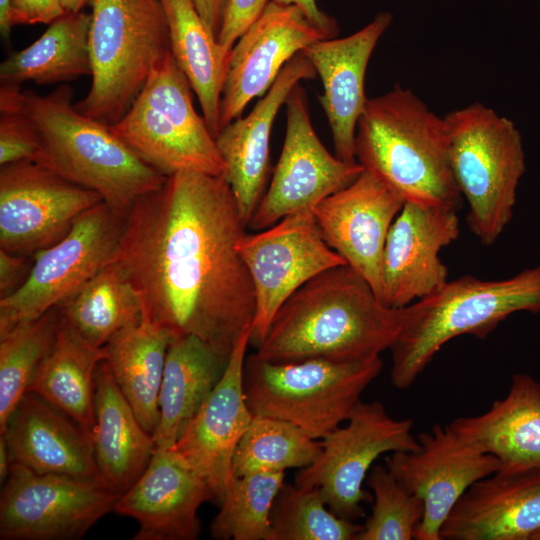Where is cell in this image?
<instances>
[{
  "mask_svg": "<svg viewBox=\"0 0 540 540\" xmlns=\"http://www.w3.org/2000/svg\"><path fill=\"white\" fill-rule=\"evenodd\" d=\"M250 332L251 327L236 340L222 378L173 446L206 482L217 504L234 477V454L254 417L243 386Z\"/></svg>",
  "mask_w": 540,
  "mask_h": 540,
  "instance_id": "19",
  "label": "cell"
},
{
  "mask_svg": "<svg viewBox=\"0 0 540 540\" xmlns=\"http://www.w3.org/2000/svg\"><path fill=\"white\" fill-rule=\"evenodd\" d=\"M213 502L201 476L173 447H155L139 479L117 500L114 511L138 523L133 540H196L198 510Z\"/></svg>",
  "mask_w": 540,
  "mask_h": 540,
  "instance_id": "21",
  "label": "cell"
},
{
  "mask_svg": "<svg viewBox=\"0 0 540 540\" xmlns=\"http://www.w3.org/2000/svg\"><path fill=\"white\" fill-rule=\"evenodd\" d=\"M230 355L193 336L168 346L159 395L160 419L153 434L157 447H173L187 422L219 383Z\"/></svg>",
  "mask_w": 540,
  "mask_h": 540,
  "instance_id": "28",
  "label": "cell"
},
{
  "mask_svg": "<svg viewBox=\"0 0 540 540\" xmlns=\"http://www.w3.org/2000/svg\"><path fill=\"white\" fill-rule=\"evenodd\" d=\"M346 422L321 439L320 454L297 473L294 484L318 488L334 514L355 522L365 516L362 503L372 501L363 483L375 460L387 452L417 450L419 442L412 420L393 418L380 401H360Z\"/></svg>",
  "mask_w": 540,
  "mask_h": 540,
  "instance_id": "11",
  "label": "cell"
},
{
  "mask_svg": "<svg viewBox=\"0 0 540 540\" xmlns=\"http://www.w3.org/2000/svg\"><path fill=\"white\" fill-rule=\"evenodd\" d=\"M0 434L7 443L11 463L39 474L102 483L91 437L34 393L22 396Z\"/></svg>",
  "mask_w": 540,
  "mask_h": 540,
  "instance_id": "25",
  "label": "cell"
},
{
  "mask_svg": "<svg viewBox=\"0 0 540 540\" xmlns=\"http://www.w3.org/2000/svg\"><path fill=\"white\" fill-rule=\"evenodd\" d=\"M444 118L452 174L468 204L467 225L483 245L491 246L513 217L526 170L520 131L512 120L480 102Z\"/></svg>",
  "mask_w": 540,
  "mask_h": 540,
  "instance_id": "6",
  "label": "cell"
},
{
  "mask_svg": "<svg viewBox=\"0 0 540 540\" xmlns=\"http://www.w3.org/2000/svg\"><path fill=\"white\" fill-rule=\"evenodd\" d=\"M271 540H357L362 526L334 514L316 487L283 484L271 511Z\"/></svg>",
  "mask_w": 540,
  "mask_h": 540,
  "instance_id": "37",
  "label": "cell"
},
{
  "mask_svg": "<svg viewBox=\"0 0 540 540\" xmlns=\"http://www.w3.org/2000/svg\"><path fill=\"white\" fill-rule=\"evenodd\" d=\"M92 81L75 103L83 115L107 125L131 107L154 67L171 53L160 0H90Z\"/></svg>",
  "mask_w": 540,
  "mask_h": 540,
  "instance_id": "7",
  "label": "cell"
},
{
  "mask_svg": "<svg viewBox=\"0 0 540 540\" xmlns=\"http://www.w3.org/2000/svg\"><path fill=\"white\" fill-rule=\"evenodd\" d=\"M57 307L65 323L99 348L119 330L141 317L139 296L116 261Z\"/></svg>",
  "mask_w": 540,
  "mask_h": 540,
  "instance_id": "33",
  "label": "cell"
},
{
  "mask_svg": "<svg viewBox=\"0 0 540 540\" xmlns=\"http://www.w3.org/2000/svg\"><path fill=\"white\" fill-rule=\"evenodd\" d=\"M391 22L390 12H380L355 33L316 41L302 51L322 81L323 94L319 102L329 123L335 155L347 162L357 161L355 134L368 100L365 94L367 66Z\"/></svg>",
  "mask_w": 540,
  "mask_h": 540,
  "instance_id": "23",
  "label": "cell"
},
{
  "mask_svg": "<svg viewBox=\"0 0 540 540\" xmlns=\"http://www.w3.org/2000/svg\"><path fill=\"white\" fill-rule=\"evenodd\" d=\"M191 89L171 52L110 128L165 176L191 171L223 177L224 161L204 118L194 109Z\"/></svg>",
  "mask_w": 540,
  "mask_h": 540,
  "instance_id": "9",
  "label": "cell"
},
{
  "mask_svg": "<svg viewBox=\"0 0 540 540\" xmlns=\"http://www.w3.org/2000/svg\"><path fill=\"white\" fill-rule=\"evenodd\" d=\"M373 495L371 515L357 540H411L424 514L422 500L411 493L385 466H373L367 475Z\"/></svg>",
  "mask_w": 540,
  "mask_h": 540,
  "instance_id": "38",
  "label": "cell"
},
{
  "mask_svg": "<svg viewBox=\"0 0 540 540\" xmlns=\"http://www.w3.org/2000/svg\"><path fill=\"white\" fill-rule=\"evenodd\" d=\"M417 438V450L392 452L385 465L424 504L414 539L442 540L441 529L461 497L501 464L449 424L436 423Z\"/></svg>",
  "mask_w": 540,
  "mask_h": 540,
  "instance_id": "16",
  "label": "cell"
},
{
  "mask_svg": "<svg viewBox=\"0 0 540 540\" xmlns=\"http://www.w3.org/2000/svg\"><path fill=\"white\" fill-rule=\"evenodd\" d=\"M103 359L102 348L87 342L60 317L54 342L39 364L27 392L36 394L69 416L92 439L95 374Z\"/></svg>",
  "mask_w": 540,
  "mask_h": 540,
  "instance_id": "29",
  "label": "cell"
},
{
  "mask_svg": "<svg viewBox=\"0 0 540 540\" xmlns=\"http://www.w3.org/2000/svg\"><path fill=\"white\" fill-rule=\"evenodd\" d=\"M246 229L221 176L178 172L136 200L114 261L139 296L141 316L172 339L193 335L230 355L255 314L237 249Z\"/></svg>",
  "mask_w": 540,
  "mask_h": 540,
  "instance_id": "1",
  "label": "cell"
},
{
  "mask_svg": "<svg viewBox=\"0 0 540 540\" xmlns=\"http://www.w3.org/2000/svg\"><path fill=\"white\" fill-rule=\"evenodd\" d=\"M160 1L167 18L172 55L196 93L203 118L216 139L230 52L205 25L193 0Z\"/></svg>",
  "mask_w": 540,
  "mask_h": 540,
  "instance_id": "31",
  "label": "cell"
},
{
  "mask_svg": "<svg viewBox=\"0 0 540 540\" xmlns=\"http://www.w3.org/2000/svg\"><path fill=\"white\" fill-rule=\"evenodd\" d=\"M284 477V472L233 477L211 522V536L218 540H271V511Z\"/></svg>",
  "mask_w": 540,
  "mask_h": 540,
  "instance_id": "35",
  "label": "cell"
},
{
  "mask_svg": "<svg viewBox=\"0 0 540 540\" xmlns=\"http://www.w3.org/2000/svg\"><path fill=\"white\" fill-rule=\"evenodd\" d=\"M459 233L456 209L405 201L386 239L380 301L404 308L440 290L449 280L439 253Z\"/></svg>",
  "mask_w": 540,
  "mask_h": 540,
  "instance_id": "17",
  "label": "cell"
},
{
  "mask_svg": "<svg viewBox=\"0 0 540 540\" xmlns=\"http://www.w3.org/2000/svg\"><path fill=\"white\" fill-rule=\"evenodd\" d=\"M33 264V256H24L0 248V299L19 288L28 279Z\"/></svg>",
  "mask_w": 540,
  "mask_h": 540,
  "instance_id": "42",
  "label": "cell"
},
{
  "mask_svg": "<svg viewBox=\"0 0 540 540\" xmlns=\"http://www.w3.org/2000/svg\"><path fill=\"white\" fill-rule=\"evenodd\" d=\"M520 311L540 313V265L501 280L466 275L448 281L406 306L403 326L390 348L393 386L409 388L451 339H484Z\"/></svg>",
  "mask_w": 540,
  "mask_h": 540,
  "instance_id": "5",
  "label": "cell"
},
{
  "mask_svg": "<svg viewBox=\"0 0 540 540\" xmlns=\"http://www.w3.org/2000/svg\"><path fill=\"white\" fill-rule=\"evenodd\" d=\"M403 198L365 169L347 187L313 208L325 242L360 274L380 300L382 258Z\"/></svg>",
  "mask_w": 540,
  "mask_h": 540,
  "instance_id": "20",
  "label": "cell"
},
{
  "mask_svg": "<svg viewBox=\"0 0 540 540\" xmlns=\"http://www.w3.org/2000/svg\"><path fill=\"white\" fill-rule=\"evenodd\" d=\"M540 530V466L497 471L472 485L440 535L447 540H531Z\"/></svg>",
  "mask_w": 540,
  "mask_h": 540,
  "instance_id": "24",
  "label": "cell"
},
{
  "mask_svg": "<svg viewBox=\"0 0 540 540\" xmlns=\"http://www.w3.org/2000/svg\"><path fill=\"white\" fill-rule=\"evenodd\" d=\"M316 75L310 60L302 52L296 54L250 113L232 121L215 139L225 164L223 178L231 188L246 226L265 193L274 119L293 88Z\"/></svg>",
  "mask_w": 540,
  "mask_h": 540,
  "instance_id": "22",
  "label": "cell"
},
{
  "mask_svg": "<svg viewBox=\"0 0 540 540\" xmlns=\"http://www.w3.org/2000/svg\"><path fill=\"white\" fill-rule=\"evenodd\" d=\"M327 39L296 5L271 0L232 47L221 91L220 131L263 96L296 54Z\"/></svg>",
  "mask_w": 540,
  "mask_h": 540,
  "instance_id": "18",
  "label": "cell"
},
{
  "mask_svg": "<svg viewBox=\"0 0 540 540\" xmlns=\"http://www.w3.org/2000/svg\"><path fill=\"white\" fill-rule=\"evenodd\" d=\"M73 94L67 84L46 95L1 85L0 111H21L34 122L41 137L36 163L97 192L126 215L136 200L160 189L167 176L142 160L109 125L80 113Z\"/></svg>",
  "mask_w": 540,
  "mask_h": 540,
  "instance_id": "3",
  "label": "cell"
},
{
  "mask_svg": "<svg viewBox=\"0 0 540 540\" xmlns=\"http://www.w3.org/2000/svg\"><path fill=\"white\" fill-rule=\"evenodd\" d=\"M90 22L91 14L84 11L65 13L51 22L35 42L1 62V85H48L91 76Z\"/></svg>",
  "mask_w": 540,
  "mask_h": 540,
  "instance_id": "32",
  "label": "cell"
},
{
  "mask_svg": "<svg viewBox=\"0 0 540 540\" xmlns=\"http://www.w3.org/2000/svg\"><path fill=\"white\" fill-rule=\"evenodd\" d=\"M194 5L211 33L217 38L224 15L226 0H193Z\"/></svg>",
  "mask_w": 540,
  "mask_h": 540,
  "instance_id": "44",
  "label": "cell"
},
{
  "mask_svg": "<svg viewBox=\"0 0 540 540\" xmlns=\"http://www.w3.org/2000/svg\"><path fill=\"white\" fill-rule=\"evenodd\" d=\"M356 160L404 201L459 209L444 117L396 85L367 100L355 134Z\"/></svg>",
  "mask_w": 540,
  "mask_h": 540,
  "instance_id": "4",
  "label": "cell"
},
{
  "mask_svg": "<svg viewBox=\"0 0 540 540\" xmlns=\"http://www.w3.org/2000/svg\"><path fill=\"white\" fill-rule=\"evenodd\" d=\"M286 131L270 184L247 228L264 230L284 217L312 209L350 185L364 170L331 154L313 128L306 93L297 84L285 102Z\"/></svg>",
  "mask_w": 540,
  "mask_h": 540,
  "instance_id": "14",
  "label": "cell"
},
{
  "mask_svg": "<svg viewBox=\"0 0 540 540\" xmlns=\"http://www.w3.org/2000/svg\"><path fill=\"white\" fill-rule=\"evenodd\" d=\"M171 335L142 316L102 347L103 361L143 428L154 434L159 395Z\"/></svg>",
  "mask_w": 540,
  "mask_h": 540,
  "instance_id": "30",
  "label": "cell"
},
{
  "mask_svg": "<svg viewBox=\"0 0 540 540\" xmlns=\"http://www.w3.org/2000/svg\"><path fill=\"white\" fill-rule=\"evenodd\" d=\"M382 367L380 355L274 363L253 354L245 360L243 386L254 415L285 420L319 440L346 422Z\"/></svg>",
  "mask_w": 540,
  "mask_h": 540,
  "instance_id": "8",
  "label": "cell"
},
{
  "mask_svg": "<svg viewBox=\"0 0 540 540\" xmlns=\"http://www.w3.org/2000/svg\"><path fill=\"white\" fill-rule=\"evenodd\" d=\"M237 249L254 287L250 345L256 348L279 309L300 287L325 270L346 264L323 239L312 209L290 214L264 230L245 232Z\"/></svg>",
  "mask_w": 540,
  "mask_h": 540,
  "instance_id": "12",
  "label": "cell"
},
{
  "mask_svg": "<svg viewBox=\"0 0 540 540\" xmlns=\"http://www.w3.org/2000/svg\"><path fill=\"white\" fill-rule=\"evenodd\" d=\"M449 425L496 456L499 471L540 466V383L530 375L515 374L506 396L486 412L458 417Z\"/></svg>",
  "mask_w": 540,
  "mask_h": 540,
  "instance_id": "26",
  "label": "cell"
},
{
  "mask_svg": "<svg viewBox=\"0 0 540 540\" xmlns=\"http://www.w3.org/2000/svg\"><path fill=\"white\" fill-rule=\"evenodd\" d=\"M282 4H292L299 7L310 23L320 30L327 38H334L338 34V25L334 18L322 12L316 0H274Z\"/></svg>",
  "mask_w": 540,
  "mask_h": 540,
  "instance_id": "43",
  "label": "cell"
},
{
  "mask_svg": "<svg viewBox=\"0 0 540 540\" xmlns=\"http://www.w3.org/2000/svg\"><path fill=\"white\" fill-rule=\"evenodd\" d=\"M11 0H0V32L4 40H8L12 27L9 23V10Z\"/></svg>",
  "mask_w": 540,
  "mask_h": 540,
  "instance_id": "45",
  "label": "cell"
},
{
  "mask_svg": "<svg viewBox=\"0 0 540 540\" xmlns=\"http://www.w3.org/2000/svg\"><path fill=\"white\" fill-rule=\"evenodd\" d=\"M92 445L102 483L120 495L139 479L156 447L103 360L95 374Z\"/></svg>",
  "mask_w": 540,
  "mask_h": 540,
  "instance_id": "27",
  "label": "cell"
},
{
  "mask_svg": "<svg viewBox=\"0 0 540 540\" xmlns=\"http://www.w3.org/2000/svg\"><path fill=\"white\" fill-rule=\"evenodd\" d=\"M125 216L101 202L83 213L65 237L35 253L23 286L0 299V336L59 306L112 263Z\"/></svg>",
  "mask_w": 540,
  "mask_h": 540,
  "instance_id": "10",
  "label": "cell"
},
{
  "mask_svg": "<svg viewBox=\"0 0 540 540\" xmlns=\"http://www.w3.org/2000/svg\"><path fill=\"white\" fill-rule=\"evenodd\" d=\"M59 320L55 307L0 336V431L51 348Z\"/></svg>",
  "mask_w": 540,
  "mask_h": 540,
  "instance_id": "36",
  "label": "cell"
},
{
  "mask_svg": "<svg viewBox=\"0 0 540 540\" xmlns=\"http://www.w3.org/2000/svg\"><path fill=\"white\" fill-rule=\"evenodd\" d=\"M271 0H226L219 44L230 52L239 37L262 14Z\"/></svg>",
  "mask_w": 540,
  "mask_h": 540,
  "instance_id": "40",
  "label": "cell"
},
{
  "mask_svg": "<svg viewBox=\"0 0 540 540\" xmlns=\"http://www.w3.org/2000/svg\"><path fill=\"white\" fill-rule=\"evenodd\" d=\"M90 0H61L66 13H75L83 11L84 6Z\"/></svg>",
  "mask_w": 540,
  "mask_h": 540,
  "instance_id": "47",
  "label": "cell"
},
{
  "mask_svg": "<svg viewBox=\"0 0 540 540\" xmlns=\"http://www.w3.org/2000/svg\"><path fill=\"white\" fill-rule=\"evenodd\" d=\"M40 152L41 137L34 122L21 111H0V165L36 162Z\"/></svg>",
  "mask_w": 540,
  "mask_h": 540,
  "instance_id": "39",
  "label": "cell"
},
{
  "mask_svg": "<svg viewBox=\"0 0 540 540\" xmlns=\"http://www.w3.org/2000/svg\"><path fill=\"white\" fill-rule=\"evenodd\" d=\"M11 458L3 435L0 436V481L3 483L9 473Z\"/></svg>",
  "mask_w": 540,
  "mask_h": 540,
  "instance_id": "46",
  "label": "cell"
},
{
  "mask_svg": "<svg viewBox=\"0 0 540 540\" xmlns=\"http://www.w3.org/2000/svg\"><path fill=\"white\" fill-rule=\"evenodd\" d=\"M406 307L384 305L347 264L325 270L279 309L255 356L274 363L336 362L380 355L396 341Z\"/></svg>",
  "mask_w": 540,
  "mask_h": 540,
  "instance_id": "2",
  "label": "cell"
},
{
  "mask_svg": "<svg viewBox=\"0 0 540 540\" xmlns=\"http://www.w3.org/2000/svg\"><path fill=\"white\" fill-rule=\"evenodd\" d=\"M322 443L294 424L254 415L238 443L233 458L234 477L257 472L303 469L320 454Z\"/></svg>",
  "mask_w": 540,
  "mask_h": 540,
  "instance_id": "34",
  "label": "cell"
},
{
  "mask_svg": "<svg viewBox=\"0 0 540 540\" xmlns=\"http://www.w3.org/2000/svg\"><path fill=\"white\" fill-rule=\"evenodd\" d=\"M120 496L99 482L11 463L0 495V539H80L114 510Z\"/></svg>",
  "mask_w": 540,
  "mask_h": 540,
  "instance_id": "13",
  "label": "cell"
},
{
  "mask_svg": "<svg viewBox=\"0 0 540 540\" xmlns=\"http://www.w3.org/2000/svg\"><path fill=\"white\" fill-rule=\"evenodd\" d=\"M531 540H540V530L533 535Z\"/></svg>",
  "mask_w": 540,
  "mask_h": 540,
  "instance_id": "48",
  "label": "cell"
},
{
  "mask_svg": "<svg viewBox=\"0 0 540 540\" xmlns=\"http://www.w3.org/2000/svg\"><path fill=\"white\" fill-rule=\"evenodd\" d=\"M101 196L33 161L0 167V248L24 256L65 237Z\"/></svg>",
  "mask_w": 540,
  "mask_h": 540,
  "instance_id": "15",
  "label": "cell"
},
{
  "mask_svg": "<svg viewBox=\"0 0 540 540\" xmlns=\"http://www.w3.org/2000/svg\"><path fill=\"white\" fill-rule=\"evenodd\" d=\"M66 13L61 0H11L9 23L16 25L50 24Z\"/></svg>",
  "mask_w": 540,
  "mask_h": 540,
  "instance_id": "41",
  "label": "cell"
}]
</instances>
